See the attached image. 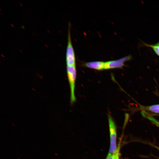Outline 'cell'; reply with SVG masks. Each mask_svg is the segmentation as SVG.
Returning a JSON list of instances; mask_svg holds the SVG:
<instances>
[{"instance_id": "cell-1", "label": "cell", "mask_w": 159, "mask_h": 159, "mask_svg": "<svg viewBox=\"0 0 159 159\" xmlns=\"http://www.w3.org/2000/svg\"><path fill=\"white\" fill-rule=\"evenodd\" d=\"M110 138V146L108 153L113 154L117 149L116 127L113 119L110 114L108 115Z\"/></svg>"}, {"instance_id": "cell-2", "label": "cell", "mask_w": 159, "mask_h": 159, "mask_svg": "<svg viewBox=\"0 0 159 159\" xmlns=\"http://www.w3.org/2000/svg\"><path fill=\"white\" fill-rule=\"evenodd\" d=\"M67 71L70 87L71 102L72 104L75 102L76 100L75 94L77 76L76 65L67 66Z\"/></svg>"}, {"instance_id": "cell-3", "label": "cell", "mask_w": 159, "mask_h": 159, "mask_svg": "<svg viewBox=\"0 0 159 159\" xmlns=\"http://www.w3.org/2000/svg\"><path fill=\"white\" fill-rule=\"evenodd\" d=\"M70 27V24L69 23L68 28L67 44L66 56L67 66L76 65V58L72 42Z\"/></svg>"}, {"instance_id": "cell-4", "label": "cell", "mask_w": 159, "mask_h": 159, "mask_svg": "<svg viewBox=\"0 0 159 159\" xmlns=\"http://www.w3.org/2000/svg\"><path fill=\"white\" fill-rule=\"evenodd\" d=\"M132 58L130 55L116 60L105 62L104 69L116 68H122L124 66L125 63Z\"/></svg>"}, {"instance_id": "cell-5", "label": "cell", "mask_w": 159, "mask_h": 159, "mask_svg": "<svg viewBox=\"0 0 159 159\" xmlns=\"http://www.w3.org/2000/svg\"><path fill=\"white\" fill-rule=\"evenodd\" d=\"M105 62L101 61H92L85 63L84 65L87 67L97 70L104 69Z\"/></svg>"}, {"instance_id": "cell-6", "label": "cell", "mask_w": 159, "mask_h": 159, "mask_svg": "<svg viewBox=\"0 0 159 159\" xmlns=\"http://www.w3.org/2000/svg\"><path fill=\"white\" fill-rule=\"evenodd\" d=\"M140 108L143 111H148L154 113L159 114V104L148 106H140Z\"/></svg>"}, {"instance_id": "cell-7", "label": "cell", "mask_w": 159, "mask_h": 159, "mask_svg": "<svg viewBox=\"0 0 159 159\" xmlns=\"http://www.w3.org/2000/svg\"><path fill=\"white\" fill-rule=\"evenodd\" d=\"M142 45L143 46L151 48L155 53L159 56V42L153 44H149L143 42Z\"/></svg>"}, {"instance_id": "cell-8", "label": "cell", "mask_w": 159, "mask_h": 159, "mask_svg": "<svg viewBox=\"0 0 159 159\" xmlns=\"http://www.w3.org/2000/svg\"><path fill=\"white\" fill-rule=\"evenodd\" d=\"M142 113L143 114V115H144L145 117H146L159 127V121L153 117L150 116V115H149L148 114H147V113H146V112L144 111H143L142 112Z\"/></svg>"}, {"instance_id": "cell-9", "label": "cell", "mask_w": 159, "mask_h": 159, "mask_svg": "<svg viewBox=\"0 0 159 159\" xmlns=\"http://www.w3.org/2000/svg\"><path fill=\"white\" fill-rule=\"evenodd\" d=\"M120 144L118 145V146L117 148V149L115 152L113 154V159H120Z\"/></svg>"}, {"instance_id": "cell-10", "label": "cell", "mask_w": 159, "mask_h": 159, "mask_svg": "<svg viewBox=\"0 0 159 159\" xmlns=\"http://www.w3.org/2000/svg\"><path fill=\"white\" fill-rule=\"evenodd\" d=\"M113 159V154H111L108 153L105 159Z\"/></svg>"}, {"instance_id": "cell-11", "label": "cell", "mask_w": 159, "mask_h": 159, "mask_svg": "<svg viewBox=\"0 0 159 159\" xmlns=\"http://www.w3.org/2000/svg\"><path fill=\"white\" fill-rule=\"evenodd\" d=\"M151 145H152V146H153L154 148H155L156 149H157V150H158L159 151V147L157 146L156 145H153V144H151Z\"/></svg>"}, {"instance_id": "cell-12", "label": "cell", "mask_w": 159, "mask_h": 159, "mask_svg": "<svg viewBox=\"0 0 159 159\" xmlns=\"http://www.w3.org/2000/svg\"><path fill=\"white\" fill-rule=\"evenodd\" d=\"M158 159H159V157H158Z\"/></svg>"}]
</instances>
